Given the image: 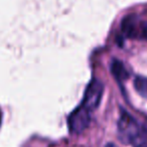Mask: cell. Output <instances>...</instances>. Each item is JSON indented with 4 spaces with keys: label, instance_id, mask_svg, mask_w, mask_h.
Listing matches in <instances>:
<instances>
[{
    "label": "cell",
    "instance_id": "obj_9",
    "mask_svg": "<svg viewBox=\"0 0 147 147\" xmlns=\"http://www.w3.org/2000/svg\"><path fill=\"white\" fill-rule=\"evenodd\" d=\"M0 123H1V111H0Z\"/></svg>",
    "mask_w": 147,
    "mask_h": 147
},
{
    "label": "cell",
    "instance_id": "obj_5",
    "mask_svg": "<svg viewBox=\"0 0 147 147\" xmlns=\"http://www.w3.org/2000/svg\"><path fill=\"white\" fill-rule=\"evenodd\" d=\"M110 69L111 73H112L113 77L116 79L118 82H124L125 80L129 78L130 76V73L127 69V67H125V65L120 61L119 59H114L111 61L110 65Z\"/></svg>",
    "mask_w": 147,
    "mask_h": 147
},
{
    "label": "cell",
    "instance_id": "obj_1",
    "mask_svg": "<svg viewBox=\"0 0 147 147\" xmlns=\"http://www.w3.org/2000/svg\"><path fill=\"white\" fill-rule=\"evenodd\" d=\"M91 111L83 105L77 107L67 117V126L73 134L83 133L91 123Z\"/></svg>",
    "mask_w": 147,
    "mask_h": 147
},
{
    "label": "cell",
    "instance_id": "obj_2",
    "mask_svg": "<svg viewBox=\"0 0 147 147\" xmlns=\"http://www.w3.org/2000/svg\"><path fill=\"white\" fill-rule=\"evenodd\" d=\"M104 95V85L98 79H93L87 86L83 96L82 105L91 112L99 107Z\"/></svg>",
    "mask_w": 147,
    "mask_h": 147
},
{
    "label": "cell",
    "instance_id": "obj_8",
    "mask_svg": "<svg viewBox=\"0 0 147 147\" xmlns=\"http://www.w3.org/2000/svg\"><path fill=\"white\" fill-rule=\"evenodd\" d=\"M105 147H118L116 144H114V143H107L106 145H105Z\"/></svg>",
    "mask_w": 147,
    "mask_h": 147
},
{
    "label": "cell",
    "instance_id": "obj_7",
    "mask_svg": "<svg viewBox=\"0 0 147 147\" xmlns=\"http://www.w3.org/2000/svg\"><path fill=\"white\" fill-rule=\"evenodd\" d=\"M133 86H134L135 91L137 94L140 95L142 98L147 99V78L146 77H141L138 76L134 79L133 82Z\"/></svg>",
    "mask_w": 147,
    "mask_h": 147
},
{
    "label": "cell",
    "instance_id": "obj_6",
    "mask_svg": "<svg viewBox=\"0 0 147 147\" xmlns=\"http://www.w3.org/2000/svg\"><path fill=\"white\" fill-rule=\"evenodd\" d=\"M133 147H147V128L140 126L139 130L128 140Z\"/></svg>",
    "mask_w": 147,
    "mask_h": 147
},
{
    "label": "cell",
    "instance_id": "obj_4",
    "mask_svg": "<svg viewBox=\"0 0 147 147\" xmlns=\"http://www.w3.org/2000/svg\"><path fill=\"white\" fill-rule=\"evenodd\" d=\"M143 22H140L135 15L124 17L121 22V29L127 37H142Z\"/></svg>",
    "mask_w": 147,
    "mask_h": 147
},
{
    "label": "cell",
    "instance_id": "obj_3",
    "mask_svg": "<svg viewBox=\"0 0 147 147\" xmlns=\"http://www.w3.org/2000/svg\"><path fill=\"white\" fill-rule=\"evenodd\" d=\"M141 125L136 121V119L129 114L127 111L121 110V114L118 120V131L124 140L128 141L137 131Z\"/></svg>",
    "mask_w": 147,
    "mask_h": 147
}]
</instances>
